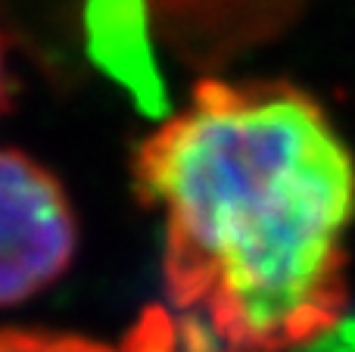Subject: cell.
Here are the masks:
<instances>
[{
    "label": "cell",
    "mask_w": 355,
    "mask_h": 352,
    "mask_svg": "<svg viewBox=\"0 0 355 352\" xmlns=\"http://www.w3.org/2000/svg\"><path fill=\"white\" fill-rule=\"evenodd\" d=\"M131 175L162 215L181 352H287L340 324L355 162L312 94L202 81Z\"/></svg>",
    "instance_id": "6da1fadb"
},
{
    "label": "cell",
    "mask_w": 355,
    "mask_h": 352,
    "mask_svg": "<svg viewBox=\"0 0 355 352\" xmlns=\"http://www.w3.org/2000/svg\"><path fill=\"white\" fill-rule=\"evenodd\" d=\"M78 249V218L53 172L22 150H0V309L66 274Z\"/></svg>",
    "instance_id": "7a4b0ae2"
},
{
    "label": "cell",
    "mask_w": 355,
    "mask_h": 352,
    "mask_svg": "<svg viewBox=\"0 0 355 352\" xmlns=\"http://www.w3.org/2000/svg\"><path fill=\"white\" fill-rule=\"evenodd\" d=\"M0 352H122L85 337L41 334V331H0Z\"/></svg>",
    "instance_id": "3957f363"
},
{
    "label": "cell",
    "mask_w": 355,
    "mask_h": 352,
    "mask_svg": "<svg viewBox=\"0 0 355 352\" xmlns=\"http://www.w3.org/2000/svg\"><path fill=\"white\" fill-rule=\"evenodd\" d=\"M119 349L122 352H181L172 315L162 309H147L141 315V322L128 331V337H125V343Z\"/></svg>",
    "instance_id": "277c9868"
},
{
    "label": "cell",
    "mask_w": 355,
    "mask_h": 352,
    "mask_svg": "<svg viewBox=\"0 0 355 352\" xmlns=\"http://www.w3.org/2000/svg\"><path fill=\"white\" fill-rule=\"evenodd\" d=\"M10 106V75H6V44L0 37V112Z\"/></svg>",
    "instance_id": "5b68a950"
}]
</instances>
